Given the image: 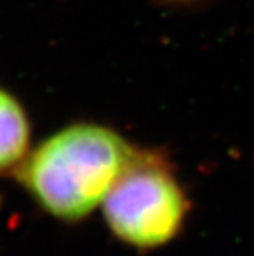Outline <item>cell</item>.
<instances>
[{
	"label": "cell",
	"mask_w": 254,
	"mask_h": 256,
	"mask_svg": "<svg viewBox=\"0 0 254 256\" xmlns=\"http://www.w3.org/2000/svg\"><path fill=\"white\" fill-rule=\"evenodd\" d=\"M133 149L107 126L72 123L32 148L15 175L43 212L80 222L103 206Z\"/></svg>",
	"instance_id": "1"
},
{
	"label": "cell",
	"mask_w": 254,
	"mask_h": 256,
	"mask_svg": "<svg viewBox=\"0 0 254 256\" xmlns=\"http://www.w3.org/2000/svg\"><path fill=\"white\" fill-rule=\"evenodd\" d=\"M31 150V124L20 102L0 88V175L15 174Z\"/></svg>",
	"instance_id": "3"
},
{
	"label": "cell",
	"mask_w": 254,
	"mask_h": 256,
	"mask_svg": "<svg viewBox=\"0 0 254 256\" xmlns=\"http://www.w3.org/2000/svg\"><path fill=\"white\" fill-rule=\"evenodd\" d=\"M189 201L164 154L133 149L127 166L103 202L112 234L135 248L172 241L186 221Z\"/></svg>",
	"instance_id": "2"
}]
</instances>
